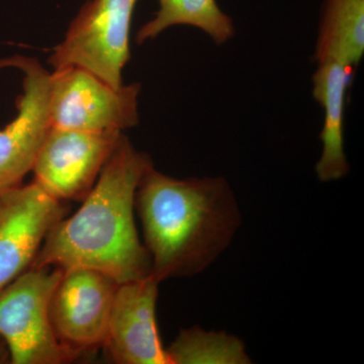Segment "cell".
I'll use <instances>...</instances> for the list:
<instances>
[{"label": "cell", "instance_id": "6da1fadb", "mask_svg": "<svg viewBox=\"0 0 364 364\" xmlns=\"http://www.w3.org/2000/svg\"><path fill=\"white\" fill-rule=\"evenodd\" d=\"M151 164L123 135L81 208L53 227L31 268H91L119 284L150 277L134 215L136 186Z\"/></svg>", "mask_w": 364, "mask_h": 364}, {"label": "cell", "instance_id": "7a4b0ae2", "mask_svg": "<svg viewBox=\"0 0 364 364\" xmlns=\"http://www.w3.org/2000/svg\"><path fill=\"white\" fill-rule=\"evenodd\" d=\"M135 210L151 277L159 284L205 272L229 247L242 222L233 191L222 177L177 179L153 163L136 186Z\"/></svg>", "mask_w": 364, "mask_h": 364}, {"label": "cell", "instance_id": "3957f363", "mask_svg": "<svg viewBox=\"0 0 364 364\" xmlns=\"http://www.w3.org/2000/svg\"><path fill=\"white\" fill-rule=\"evenodd\" d=\"M60 268L26 270L0 291V336L13 364H62L80 358L57 338L50 301Z\"/></svg>", "mask_w": 364, "mask_h": 364}, {"label": "cell", "instance_id": "277c9868", "mask_svg": "<svg viewBox=\"0 0 364 364\" xmlns=\"http://www.w3.org/2000/svg\"><path fill=\"white\" fill-rule=\"evenodd\" d=\"M138 0H91L72 21L49 59L54 69L74 66L114 88L130 60V28Z\"/></svg>", "mask_w": 364, "mask_h": 364}, {"label": "cell", "instance_id": "5b68a950", "mask_svg": "<svg viewBox=\"0 0 364 364\" xmlns=\"http://www.w3.org/2000/svg\"><path fill=\"white\" fill-rule=\"evenodd\" d=\"M140 85L114 88L79 67L50 74V117L54 128L119 131L138 124Z\"/></svg>", "mask_w": 364, "mask_h": 364}, {"label": "cell", "instance_id": "8992f818", "mask_svg": "<svg viewBox=\"0 0 364 364\" xmlns=\"http://www.w3.org/2000/svg\"><path fill=\"white\" fill-rule=\"evenodd\" d=\"M122 136L119 131L52 127L33 165V181L62 202L85 200Z\"/></svg>", "mask_w": 364, "mask_h": 364}, {"label": "cell", "instance_id": "52a82bcc", "mask_svg": "<svg viewBox=\"0 0 364 364\" xmlns=\"http://www.w3.org/2000/svg\"><path fill=\"white\" fill-rule=\"evenodd\" d=\"M119 286L91 268L62 269L50 301V318L60 342L80 358L104 347Z\"/></svg>", "mask_w": 364, "mask_h": 364}, {"label": "cell", "instance_id": "ba28073f", "mask_svg": "<svg viewBox=\"0 0 364 364\" xmlns=\"http://www.w3.org/2000/svg\"><path fill=\"white\" fill-rule=\"evenodd\" d=\"M23 73L18 114L0 130V193L23 183L32 171L46 136L51 130L50 73L36 59L16 56L0 62Z\"/></svg>", "mask_w": 364, "mask_h": 364}, {"label": "cell", "instance_id": "9c48e42d", "mask_svg": "<svg viewBox=\"0 0 364 364\" xmlns=\"http://www.w3.org/2000/svg\"><path fill=\"white\" fill-rule=\"evenodd\" d=\"M66 205L37 182L0 193V291L30 269Z\"/></svg>", "mask_w": 364, "mask_h": 364}, {"label": "cell", "instance_id": "30bf717a", "mask_svg": "<svg viewBox=\"0 0 364 364\" xmlns=\"http://www.w3.org/2000/svg\"><path fill=\"white\" fill-rule=\"evenodd\" d=\"M158 287L150 275L117 287L102 347L112 363L171 364L158 329Z\"/></svg>", "mask_w": 364, "mask_h": 364}, {"label": "cell", "instance_id": "8fae6325", "mask_svg": "<svg viewBox=\"0 0 364 364\" xmlns=\"http://www.w3.org/2000/svg\"><path fill=\"white\" fill-rule=\"evenodd\" d=\"M354 68L337 61L318 63L313 76V95L325 112L324 126L320 138L322 154L316 164L318 181H339L349 172L344 150V112L347 88Z\"/></svg>", "mask_w": 364, "mask_h": 364}, {"label": "cell", "instance_id": "7c38bea8", "mask_svg": "<svg viewBox=\"0 0 364 364\" xmlns=\"http://www.w3.org/2000/svg\"><path fill=\"white\" fill-rule=\"evenodd\" d=\"M364 53V0H327L315 60L356 67Z\"/></svg>", "mask_w": 364, "mask_h": 364}, {"label": "cell", "instance_id": "4fadbf2b", "mask_svg": "<svg viewBox=\"0 0 364 364\" xmlns=\"http://www.w3.org/2000/svg\"><path fill=\"white\" fill-rule=\"evenodd\" d=\"M159 6L154 18L136 33L138 44L177 25L200 28L217 44H224L234 36L233 21L223 13L215 0H159Z\"/></svg>", "mask_w": 364, "mask_h": 364}, {"label": "cell", "instance_id": "5bb4252c", "mask_svg": "<svg viewBox=\"0 0 364 364\" xmlns=\"http://www.w3.org/2000/svg\"><path fill=\"white\" fill-rule=\"evenodd\" d=\"M171 364H249L245 344L226 332L182 329L166 348Z\"/></svg>", "mask_w": 364, "mask_h": 364}, {"label": "cell", "instance_id": "9a60e30c", "mask_svg": "<svg viewBox=\"0 0 364 364\" xmlns=\"http://www.w3.org/2000/svg\"><path fill=\"white\" fill-rule=\"evenodd\" d=\"M11 363V354L4 339L0 336V364Z\"/></svg>", "mask_w": 364, "mask_h": 364}]
</instances>
